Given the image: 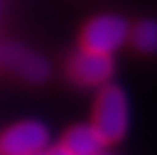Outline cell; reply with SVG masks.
<instances>
[{
  "label": "cell",
  "mask_w": 157,
  "mask_h": 155,
  "mask_svg": "<svg viewBox=\"0 0 157 155\" xmlns=\"http://www.w3.org/2000/svg\"><path fill=\"white\" fill-rule=\"evenodd\" d=\"M48 128L36 119H23L13 124L0 136V153L2 155H36L44 153L48 145Z\"/></svg>",
  "instance_id": "3957f363"
},
{
  "label": "cell",
  "mask_w": 157,
  "mask_h": 155,
  "mask_svg": "<svg viewBox=\"0 0 157 155\" xmlns=\"http://www.w3.org/2000/svg\"><path fill=\"white\" fill-rule=\"evenodd\" d=\"M46 155H71V153H69V151H67V149H65L63 145H59V147H55V149H50V151H48Z\"/></svg>",
  "instance_id": "ba28073f"
},
{
  "label": "cell",
  "mask_w": 157,
  "mask_h": 155,
  "mask_svg": "<svg viewBox=\"0 0 157 155\" xmlns=\"http://www.w3.org/2000/svg\"><path fill=\"white\" fill-rule=\"evenodd\" d=\"M0 63H2V48H0Z\"/></svg>",
  "instance_id": "9c48e42d"
},
{
  "label": "cell",
  "mask_w": 157,
  "mask_h": 155,
  "mask_svg": "<svg viewBox=\"0 0 157 155\" xmlns=\"http://www.w3.org/2000/svg\"><path fill=\"white\" fill-rule=\"evenodd\" d=\"M130 36V25L120 15H98L90 19L82 29V48L98 55H113L126 44Z\"/></svg>",
  "instance_id": "7a4b0ae2"
},
{
  "label": "cell",
  "mask_w": 157,
  "mask_h": 155,
  "mask_svg": "<svg viewBox=\"0 0 157 155\" xmlns=\"http://www.w3.org/2000/svg\"><path fill=\"white\" fill-rule=\"evenodd\" d=\"M2 63L29 84H42L50 76V63L21 44H6L2 48Z\"/></svg>",
  "instance_id": "5b68a950"
},
{
  "label": "cell",
  "mask_w": 157,
  "mask_h": 155,
  "mask_svg": "<svg viewBox=\"0 0 157 155\" xmlns=\"http://www.w3.org/2000/svg\"><path fill=\"white\" fill-rule=\"evenodd\" d=\"M0 155H2V153H0Z\"/></svg>",
  "instance_id": "8fae6325"
},
{
  "label": "cell",
  "mask_w": 157,
  "mask_h": 155,
  "mask_svg": "<svg viewBox=\"0 0 157 155\" xmlns=\"http://www.w3.org/2000/svg\"><path fill=\"white\" fill-rule=\"evenodd\" d=\"M128 122H130V113H128L126 92L115 84L101 86L90 126L97 130L103 145H113L121 141L124 134L128 132Z\"/></svg>",
  "instance_id": "6da1fadb"
},
{
  "label": "cell",
  "mask_w": 157,
  "mask_h": 155,
  "mask_svg": "<svg viewBox=\"0 0 157 155\" xmlns=\"http://www.w3.org/2000/svg\"><path fill=\"white\" fill-rule=\"evenodd\" d=\"M63 147L71 155H101V149L105 145L92 126L82 124V126H73L65 132Z\"/></svg>",
  "instance_id": "8992f818"
},
{
  "label": "cell",
  "mask_w": 157,
  "mask_h": 155,
  "mask_svg": "<svg viewBox=\"0 0 157 155\" xmlns=\"http://www.w3.org/2000/svg\"><path fill=\"white\" fill-rule=\"evenodd\" d=\"M36 155H46V153H36Z\"/></svg>",
  "instance_id": "30bf717a"
},
{
  "label": "cell",
  "mask_w": 157,
  "mask_h": 155,
  "mask_svg": "<svg viewBox=\"0 0 157 155\" xmlns=\"http://www.w3.org/2000/svg\"><path fill=\"white\" fill-rule=\"evenodd\" d=\"M128 40H132V46L145 55L157 52V21L153 19L138 21L134 27H130Z\"/></svg>",
  "instance_id": "52a82bcc"
},
{
  "label": "cell",
  "mask_w": 157,
  "mask_h": 155,
  "mask_svg": "<svg viewBox=\"0 0 157 155\" xmlns=\"http://www.w3.org/2000/svg\"><path fill=\"white\" fill-rule=\"evenodd\" d=\"M111 55H98L90 50H78L67 61V76L78 86H105L113 76Z\"/></svg>",
  "instance_id": "277c9868"
}]
</instances>
